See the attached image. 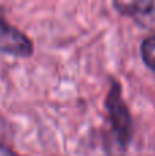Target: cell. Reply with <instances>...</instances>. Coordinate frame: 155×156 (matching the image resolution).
Here are the masks:
<instances>
[{
	"label": "cell",
	"mask_w": 155,
	"mask_h": 156,
	"mask_svg": "<svg viewBox=\"0 0 155 156\" xmlns=\"http://www.w3.org/2000/svg\"><path fill=\"white\" fill-rule=\"evenodd\" d=\"M0 52L18 58H29L33 54V43L25 33L10 25L0 15Z\"/></svg>",
	"instance_id": "obj_2"
},
{
	"label": "cell",
	"mask_w": 155,
	"mask_h": 156,
	"mask_svg": "<svg viewBox=\"0 0 155 156\" xmlns=\"http://www.w3.org/2000/svg\"><path fill=\"white\" fill-rule=\"evenodd\" d=\"M104 107L110 129L103 134V147L109 156H124L133 136L132 115L122 97V88L117 80H110Z\"/></svg>",
	"instance_id": "obj_1"
},
{
	"label": "cell",
	"mask_w": 155,
	"mask_h": 156,
	"mask_svg": "<svg viewBox=\"0 0 155 156\" xmlns=\"http://www.w3.org/2000/svg\"><path fill=\"white\" fill-rule=\"evenodd\" d=\"M113 7L122 15L131 16L140 26L155 30V0L114 2Z\"/></svg>",
	"instance_id": "obj_3"
},
{
	"label": "cell",
	"mask_w": 155,
	"mask_h": 156,
	"mask_svg": "<svg viewBox=\"0 0 155 156\" xmlns=\"http://www.w3.org/2000/svg\"><path fill=\"white\" fill-rule=\"evenodd\" d=\"M140 52H142L143 62L146 63V66L155 71V34L144 38L140 47Z\"/></svg>",
	"instance_id": "obj_4"
}]
</instances>
